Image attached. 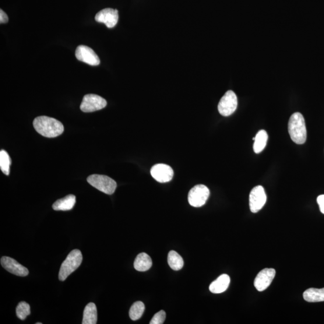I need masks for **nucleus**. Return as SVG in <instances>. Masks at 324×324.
<instances>
[{
  "instance_id": "1",
  "label": "nucleus",
  "mask_w": 324,
  "mask_h": 324,
  "mask_svg": "<svg viewBox=\"0 0 324 324\" xmlns=\"http://www.w3.org/2000/svg\"><path fill=\"white\" fill-rule=\"evenodd\" d=\"M33 126L38 133L47 138H55L64 132V126L60 121L47 116L35 118Z\"/></svg>"
},
{
  "instance_id": "2",
  "label": "nucleus",
  "mask_w": 324,
  "mask_h": 324,
  "mask_svg": "<svg viewBox=\"0 0 324 324\" xmlns=\"http://www.w3.org/2000/svg\"><path fill=\"white\" fill-rule=\"evenodd\" d=\"M288 131L291 138L299 145L303 144L307 139V129L303 116L300 112H295L291 116L288 123Z\"/></svg>"
},
{
  "instance_id": "3",
  "label": "nucleus",
  "mask_w": 324,
  "mask_h": 324,
  "mask_svg": "<svg viewBox=\"0 0 324 324\" xmlns=\"http://www.w3.org/2000/svg\"><path fill=\"white\" fill-rule=\"evenodd\" d=\"M83 261V255L78 249L73 250L62 264L59 272V280L65 281L77 269Z\"/></svg>"
},
{
  "instance_id": "4",
  "label": "nucleus",
  "mask_w": 324,
  "mask_h": 324,
  "mask_svg": "<svg viewBox=\"0 0 324 324\" xmlns=\"http://www.w3.org/2000/svg\"><path fill=\"white\" fill-rule=\"evenodd\" d=\"M87 181L98 191L108 195H112L117 188V183L108 176L94 174L87 178Z\"/></svg>"
},
{
  "instance_id": "5",
  "label": "nucleus",
  "mask_w": 324,
  "mask_h": 324,
  "mask_svg": "<svg viewBox=\"0 0 324 324\" xmlns=\"http://www.w3.org/2000/svg\"><path fill=\"white\" fill-rule=\"evenodd\" d=\"M210 194V190L207 186L202 185H196L189 193V203L192 207H202L206 203Z\"/></svg>"
},
{
  "instance_id": "6",
  "label": "nucleus",
  "mask_w": 324,
  "mask_h": 324,
  "mask_svg": "<svg viewBox=\"0 0 324 324\" xmlns=\"http://www.w3.org/2000/svg\"><path fill=\"white\" fill-rule=\"evenodd\" d=\"M237 96L234 91L229 90L221 97L219 105H218V111L221 115L224 116V117H228V116L233 114L237 110Z\"/></svg>"
},
{
  "instance_id": "7",
  "label": "nucleus",
  "mask_w": 324,
  "mask_h": 324,
  "mask_svg": "<svg viewBox=\"0 0 324 324\" xmlns=\"http://www.w3.org/2000/svg\"><path fill=\"white\" fill-rule=\"evenodd\" d=\"M107 102L98 95L89 94L84 96L80 106L81 111L91 112L102 110L106 107Z\"/></svg>"
},
{
  "instance_id": "8",
  "label": "nucleus",
  "mask_w": 324,
  "mask_h": 324,
  "mask_svg": "<svg viewBox=\"0 0 324 324\" xmlns=\"http://www.w3.org/2000/svg\"><path fill=\"white\" fill-rule=\"evenodd\" d=\"M267 201L265 190L261 186H257L253 188L249 195L250 209L252 213H258L262 209Z\"/></svg>"
},
{
  "instance_id": "9",
  "label": "nucleus",
  "mask_w": 324,
  "mask_h": 324,
  "mask_svg": "<svg viewBox=\"0 0 324 324\" xmlns=\"http://www.w3.org/2000/svg\"><path fill=\"white\" fill-rule=\"evenodd\" d=\"M76 57L78 60L91 66L100 65V59L92 49L86 45H79L76 49Z\"/></svg>"
},
{
  "instance_id": "10",
  "label": "nucleus",
  "mask_w": 324,
  "mask_h": 324,
  "mask_svg": "<svg viewBox=\"0 0 324 324\" xmlns=\"http://www.w3.org/2000/svg\"><path fill=\"white\" fill-rule=\"evenodd\" d=\"M118 18V10L111 8L102 10L95 16L97 22L105 24L109 29H112L117 25Z\"/></svg>"
},
{
  "instance_id": "11",
  "label": "nucleus",
  "mask_w": 324,
  "mask_h": 324,
  "mask_svg": "<svg viewBox=\"0 0 324 324\" xmlns=\"http://www.w3.org/2000/svg\"><path fill=\"white\" fill-rule=\"evenodd\" d=\"M151 175L159 183L170 181L174 176V171L169 165L157 164L151 168Z\"/></svg>"
},
{
  "instance_id": "12",
  "label": "nucleus",
  "mask_w": 324,
  "mask_h": 324,
  "mask_svg": "<svg viewBox=\"0 0 324 324\" xmlns=\"http://www.w3.org/2000/svg\"><path fill=\"white\" fill-rule=\"evenodd\" d=\"M275 275L276 270L273 269H265L260 271L254 281L256 290L260 292L266 290L272 284Z\"/></svg>"
},
{
  "instance_id": "13",
  "label": "nucleus",
  "mask_w": 324,
  "mask_h": 324,
  "mask_svg": "<svg viewBox=\"0 0 324 324\" xmlns=\"http://www.w3.org/2000/svg\"><path fill=\"white\" fill-rule=\"evenodd\" d=\"M2 266L9 272L15 275L25 277L29 274V270L26 267L21 265L16 260L8 256H3L1 259Z\"/></svg>"
},
{
  "instance_id": "14",
  "label": "nucleus",
  "mask_w": 324,
  "mask_h": 324,
  "mask_svg": "<svg viewBox=\"0 0 324 324\" xmlns=\"http://www.w3.org/2000/svg\"><path fill=\"white\" fill-rule=\"evenodd\" d=\"M230 276L226 274H224L211 284L209 290L213 294L222 293L230 286Z\"/></svg>"
},
{
  "instance_id": "15",
  "label": "nucleus",
  "mask_w": 324,
  "mask_h": 324,
  "mask_svg": "<svg viewBox=\"0 0 324 324\" xmlns=\"http://www.w3.org/2000/svg\"><path fill=\"white\" fill-rule=\"evenodd\" d=\"M75 203V196L69 195L55 201L52 205V209L55 211H69L73 209Z\"/></svg>"
},
{
  "instance_id": "16",
  "label": "nucleus",
  "mask_w": 324,
  "mask_h": 324,
  "mask_svg": "<svg viewBox=\"0 0 324 324\" xmlns=\"http://www.w3.org/2000/svg\"><path fill=\"white\" fill-rule=\"evenodd\" d=\"M152 266V260L146 253H139L134 262V267L138 272H146Z\"/></svg>"
},
{
  "instance_id": "17",
  "label": "nucleus",
  "mask_w": 324,
  "mask_h": 324,
  "mask_svg": "<svg viewBox=\"0 0 324 324\" xmlns=\"http://www.w3.org/2000/svg\"><path fill=\"white\" fill-rule=\"evenodd\" d=\"M97 321V311L96 305L90 302L84 311L83 324H96Z\"/></svg>"
},
{
  "instance_id": "18",
  "label": "nucleus",
  "mask_w": 324,
  "mask_h": 324,
  "mask_svg": "<svg viewBox=\"0 0 324 324\" xmlns=\"http://www.w3.org/2000/svg\"><path fill=\"white\" fill-rule=\"evenodd\" d=\"M303 298L306 301L310 302L324 301V288L322 289L309 288L305 291Z\"/></svg>"
},
{
  "instance_id": "19",
  "label": "nucleus",
  "mask_w": 324,
  "mask_h": 324,
  "mask_svg": "<svg viewBox=\"0 0 324 324\" xmlns=\"http://www.w3.org/2000/svg\"><path fill=\"white\" fill-rule=\"evenodd\" d=\"M268 140V134L266 130H260L256 134L253 144V150L255 153L258 154L262 151L267 145Z\"/></svg>"
},
{
  "instance_id": "20",
  "label": "nucleus",
  "mask_w": 324,
  "mask_h": 324,
  "mask_svg": "<svg viewBox=\"0 0 324 324\" xmlns=\"http://www.w3.org/2000/svg\"><path fill=\"white\" fill-rule=\"evenodd\" d=\"M168 262L171 269L176 271L181 270L184 266L182 257L174 251H171L169 253Z\"/></svg>"
},
{
  "instance_id": "21",
  "label": "nucleus",
  "mask_w": 324,
  "mask_h": 324,
  "mask_svg": "<svg viewBox=\"0 0 324 324\" xmlns=\"http://www.w3.org/2000/svg\"><path fill=\"white\" fill-rule=\"evenodd\" d=\"M145 311V306L141 301L135 302L130 308L129 316L133 320H136L140 318Z\"/></svg>"
},
{
  "instance_id": "22",
  "label": "nucleus",
  "mask_w": 324,
  "mask_h": 324,
  "mask_svg": "<svg viewBox=\"0 0 324 324\" xmlns=\"http://www.w3.org/2000/svg\"><path fill=\"white\" fill-rule=\"evenodd\" d=\"M11 164L12 160L9 154L5 150H2L0 151V168L5 175H9L10 167Z\"/></svg>"
},
{
  "instance_id": "23",
  "label": "nucleus",
  "mask_w": 324,
  "mask_h": 324,
  "mask_svg": "<svg viewBox=\"0 0 324 324\" xmlns=\"http://www.w3.org/2000/svg\"><path fill=\"white\" fill-rule=\"evenodd\" d=\"M16 312V315L18 317V318L21 320H24L28 316L30 315V306L26 302H20L18 305L17 306Z\"/></svg>"
},
{
  "instance_id": "24",
  "label": "nucleus",
  "mask_w": 324,
  "mask_h": 324,
  "mask_svg": "<svg viewBox=\"0 0 324 324\" xmlns=\"http://www.w3.org/2000/svg\"><path fill=\"white\" fill-rule=\"evenodd\" d=\"M166 319V313L164 311H160L154 315L151 320L150 324H162Z\"/></svg>"
},
{
  "instance_id": "25",
  "label": "nucleus",
  "mask_w": 324,
  "mask_h": 324,
  "mask_svg": "<svg viewBox=\"0 0 324 324\" xmlns=\"http://www.w3.org/2000/svg\"><path fill=\"white\" fill-rule=\"evenodd\" d=\"M320 212L324 214V195H319L317 198Z\"/></svg>"
},
{
  "instance_id": "26",
  "label": "nucleus",
  "mask_w": 324,
  "mask_h": 324,
  "mask_svg": "<svg viewBox=\"0 0 324 324\" xmlns=\"http://www.w3.org/2000/svg\"><path fill=\"white\" fill-rule=\"evenodd\" d=\"M9 18L6 13L3 10H0V23L5 24L8 23Z\"/></svg>"
},
{
  "instance_id": "27",
  "label": "nucleus",
  "mask_w": 324,
  "mask_h": 324,
  "mask_svg": "<svg viewBox=\"0 0 324 324\" xmlns=\"http://www.w3.org/2000/svg\"><path fill=\"white\" fill-rule=\"evenodd\" d=\"M36 324H42V323L41 322H37V323H36Z\"/></svg>"
}]
</instances>
